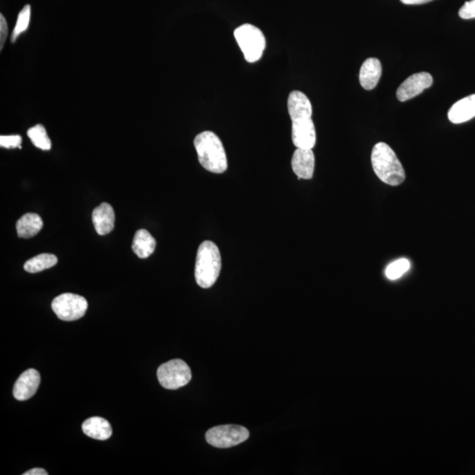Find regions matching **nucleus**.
<instances>
[{
	"label": "nucleus",
	"instance_id": "obj_12",
	"mask_svg": "<svg viewBox=\"0 0 475 475\" xmlns=\"http://www.w3.org/2000/svg\"><path fill=\"white\" fill-rule=\"evenodd\" d=\"M92 219L99 235H106L113 231L116 215L110 203H103L97 207L92 212Z\"/></svg>",
	"mask_w": 475,
	"mask_h": 475
},
{
	"label": "nucleus",
	"instance_id": "obj_17",
	"mask_svg": "<svg viewBox=\"0 0 475 475\" xmlns=\"http://www.w3.org/2000/svg\"><path fill=\"white\" fill-rule=\"evenodd\" d=\"M43 222L36 213H27L18 220L16 230L19 237L28 239L34 237L43 228Z\"/></svg>",
	"mask_w": 475,
	"mask_h": 475
},
{
	"label": "nucleus",
	"instance_id": "obj_7",
	"mask_svg": "<svg viewBox=\"0 0 475 475\" xmlns=\"http://www.w3.org/2000/svg\"><path fill=\"white\" fill-rule=\"evenodd\" d=\"M206 441L216 448H230L250 438V432L240 425H220L206 432Z\"/></svg>",
	"mask_w": 475,
	"mask_h": 475
},
{
	"label": "nucleus",
	"instance_id": "obj_5",
	"mask_svg": "<svg viewBox=\"0 0 475 475\" xmlns=\"http://www.w3.org/2000/svg\"><path fill=\"white\" fill-rule=\"evenodd\" d=\"M157 376L162 387L169 390L184 387L192 378L189 365L181 359L171 360L159 366Z\"/></svg>",
	"mask_w": 475,
	"mask_h": 475
},
{
	"label": "nucleus",
	"instance_id": "obj_14",
	"mask_svg": "<svg viewBox=\"0 0 475 475\" xmlns=\"http://www.w3.org/2000/svg\"><path fill=\"white\" fill-rule=\"evenodd\" d=\"M381 73V63L378 59L374 57L366 59L360 69V84L365 90H372L377 87Z\"/></svg>",
	"mask_w": 475,
	"mask_h": 475
},
{
	"label": "nucleus",
	"instance_id": "obj_25",
	"mask_svg": "<svg viewBox=\"0 0 475 475\" xmlns=\"http://www.w3.org/2000/svg\"><path fill=\"white\" fill-rule=\"evenodd\" d=\"M8 28L6 19L3 14L0 15V49L4 47L6 37H8Z\"/></svg>",
	"mask_w": 475,
	"mask_h": 475
},
{
	"label": "nucleus",
	"instance_id": "obj_8",
	"mask_svg": "<svg viewBox=\"0 0 475 475\" xmlns=\"http://www.w3.org/2000/svg\"><path fill=\"white\" fill-rule=\"evenodd\" d=\"M432 84L433 78L429 73H414L398 87L396 92L397 99L401 103H404L422 94L425 89L432 87Z\"/></svg>",
	"mask_w": 475,
	"mask_h": 475
},
{
	"label": "nucleus",
	"instance_id": "obj_20",
	"mask_svg": "<svg viewBox=\"0 0 475 475\" xmlns=\"http://www.w3.org/2000/svg\"><path fill=\"white\" fill-rule=\"evenodd\" d=\"M28 137L37 148L43 151H49L52 148V141L48 136L46 129L41 124H37L28 130Z\"/></svg>",
	"mask_w": 475,
	"mask_h": 475
},
{
	"label": "nucleus",
	"instance_id": "obj_27",
	"mask_svg": "<svg viewBox=\"0 0 475 475\" xmlns=\"http://www.w3.org/2000/svg\"><path fill=\"white\" fill-rule=\"evenodd\" d=\"M405 5H421L432 1V0H401Z\"/></svg>",
	"mask_w": 475,
	"mask_h": 475
},
{
	"label": "nucleus",
	"instance_id": "obj_23",
	"mask_svg": "<svg viewBox=\"0 0 475 475\" xmlns=\"http://www.w3.org/2000/svg\"><path fill=\"white\" fill-rule=\"evenodd\" d=\"M22 139L20 135L0 137V146L6 149H21Z\"/></svg>",
	"mask_w": 475,
	"mask_h": 475
},
{
	"label": "nucleus",
	"instance_id": "obj_9",
	"mask_svg": "<svg viewBox=\"0 0 475 475\" xmlns=\"http://www.w3.org/2000/svg\"><path fill=\"white\" fill-rule=\"evenodd\" d=\"M292 138L296 148H314L316 143V130L312 118L292 122Z\"/></svg>",
	"mask_w": 475,
	"mask_h": 475
},
{
	"label": "nucleus",
	"instance_id": "obj_24",
	"mask_svg": "<svg viewBox=\"0 0 475 475\" xmlns=\"http://www.w3.org/2000/svg\"><path fill=\"white\" fill-rule=\"evenodd\" d=\"M458 15L464 20H470V19L475 18V0L465 2L464 6L458 12Z\"/></svg>",
	"mask_w": 475,
	"mask_h": 475
},
{
	"label": "nucleus",
	"instance_id": "obj_6",
	"mask_svg": "<svg viewBox=\"0 0 475 475\" xmlns=\"http://www.w3.org/2000/svg\"><path fill=\"white\" fill-rule=\"evenodd\" d=\"M52 310L60 320L77 321L87 312L88 303L84 296L73 293H63L53 299Z\"/></svg>",
	"mask_w": 475,
	"mask_h": 475
},
{
	"label": "nucleus",
	"instance_id": "obj_3",
	"mask_svg": "<svg viewBox=\"0 0 475 475\" xmlns=\"http://www.w3.org/2000/svg\"><path fill=\"white\" fill-rule=\"evenodd\" d=\"M222 261L220 252L215 243L206 241L197 251L194 276L197 285L203 289L210 288L219 279Z\"/></svg>",
	"mask_w": 475,
	"mask_h": 475
},
{
	"label": "nucleus",
	"instance_id": "obj_1",
	"mask_svg": "<svg viewBox=\"0 0 475 475\" xmlns=\"http://www.w3.org/2000/svg\"><path fill=\"white\" fill-rule=\"evenodd\" d=\"M372 165L374 173L382 183L398 186L406 179L403 165L387 143H376L372 152Z\"/></svg>",
	"mask_w": 475,
	"mask_h": 475
},
{
	"label": "nucleus",
	"instance_id": "obj_16",
	"mask_svg": "<svg viewBox=\"0 0 475 475\" xmlns=\"http://www.w3.org/2000/svg\"><path fill=\"white\" fill-rule=\"evenodd\" d=\"M83 432L89 438L97 440H107L112 435L110 423L103 417H91L82 424Z\"/></svg>",
	"mask_w": 475,
	"mask_h": 475
},
{
	"label": "nucleus",
	"instance_id": "obj_2",
	"mask_svg": "<svg viewBox=\"0 0 475 475\" xmlns=\"http://www.w3.org/2000/svg\"><path fill=\"white\" fill-rule=\"evenodd\" d=\"M194 145L199 163L203 168L214 174H222L226 171L228 164L224 145L214 132H203L199 134L194 140Z\"/></svg>",
	"mask_w": 475,
	"mask_h": 475
},
{
	"label": "nucleus",
	"instance_id": "obj_15",
	"mask_svg": "<svg viewBox=\"0 0 475 475\" xmlns=\"http://www.w3.org/2000/svg\"><path fill=\"white\" fill-rule=\"evenodd\" d=\"M475 117V94L461 99L452 105L448 112V119L452 123H463Z\"/></svg>",
	"mask_w": 475,
	"mask_h": 475
},
{
	"label": "nucleus",
	"instance_id": "obj_21",
	"mask_svg": "<svg viewBox=\"0 0 475 475\" xmlns=\"http://www.w3.org/2000/svg\"><path fill=\"white\" fill-rule=\"evenodd\" d=\"M31 17V8L30 5L25 6L23 9L20 12L18 15L17 21H16V25L14 27V32L12 34V43H14L18 37L21 36L22 33L26 32L28 26H30Z\"/></svg>",
	"mask_w": 475,
	"mask_h": 475
},
{
	"label": "nucleus",
	"instance_id": "obj_19",
	"mask_svg": "<svg viewBox=\"0 0 475 475\" xmlns=\"http://www.w3.org/2000/svg\"><path fill=\"white\" fill-rule=\"evenodd\" d=\"M57 263V257L52 254H41L31 258L24 264V270L28 273H38L50 269Z\"/></svg>",
	"mask_w": 475,
	"mask_h": 475
},
{
	"label": "nucleus",
	"instance_id": "obj_13",
	"mask_svg": "<svg viewBox=\"0 0 475 475\" xmlns=\"http://www.w3.org/2000/svg\"><path fill=\"white\" fill-rule=\"evenodd\" d=\"M288 112L292 122L312 118V104L307 95L301 91L292 92L288 98Z\"/></svg>",
	"mask_w": 475,
	"mask_h": 475
},
{
	"label": "nucleus",
	"instance_id": "obj_10",
	"mask_svg": "<svg viewBox=\"0 0 475 475\" xmlns=\"http://www.w3.org/2000/svg\"><path fill=\"white\" fill-rule=\"evenodd\" d=\"M40 383V373L37 370L28 369L16 381L12 394L16 400L27 401L36 394Z\"/></svg>",
	"mask_w": 475,
	"mask_h": 475
},
{
	"label": "nucleus",
	"instance_id": "obj_18",
	"mask_svg": "<svg viewBox=\"0 0 475 475\" xmlns=\"http://www.w3.org/2000/svg\"><path fill=\"white\" fill-rule=\"evenodd\" d=\"M156 241L148 231L140 229L137 231L132 242V250L141 259H145L154 254Z\"/></svg>",
	"mask_w": 475,
	"mask_h": 475
},
{
	"label": "nucleus",
	"instance_id": "obj_22",
	"mask_svg": "<svg viewBox=\"0 0 475 475\" xmlns=\"http://www.w3.org/2000/svg\"><path fill=\"white\" fill-rule=\"evenodd\" d=\"M410 269V263L407 259L401 258L397 261L389 264L387 270H385V276L389 280H396L403 276L405 273H407Z\"/></svg>",
	"mask_w": 475,
	"mask_h": 475
},
{
	"label": "nucleus",
	"instance_id": "obj_11",
	"mask_svg": "<svg viewBox=\"0 0 475 475\" xmlns=\"http://www.w3.org/2000/svg\"><path fill=\"white\" fill-rule=\"evenodd\" d=\"M314 167L315 157L312 149L296 148L292 156V168L299 179H312Z\"/></svg>",
	"mask_w": 475,
	"mask_h": 475
},
{
	"label": "nucleus",
	"instance_id": "obj_26",
	"mask_svg": "<svg viewBox=\"0 0 475 475\" xmlns=\"http://www.w3.org/2000/svg\"><path fill=\"white\" fill-rule=\"evenodd\" d=\"M48 472L46 470L43 469V468H33V469H31L30 471L26 472V473H24L23 475H48Z\"/></svg>",
	"mask_w": 475,
	"mask_h": 475
},
{
	"label": "nucleus",
	"instance_id": "obj_4",
	"mask_svg": "<svg viewBox=\"0 0 475 475\" xmlns=\"http://www.w3.org/2000/svg\"><path fill=\"white\" fill-rule=\"evenodd\" d=\"M236 41L250 63L259 61L266 48V39L263 32L254 25L244 24L234 31Z\"/></svg>",
	"mask_w": 475,
	"mask_h": 475
}]
</instances>
